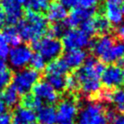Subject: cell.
Segmentation results:
<instances>
[{
  "label": "cell",
  "instance_id": "5b68a950",
  "mask_svg": "<svg viewBox=\"0 0 124 124\" xmlns=\"http://www.w3.org/2000/svg\"><path fill=\"white\" fill-rule=\"evenodd\" d=\"M41 72L32 69L30 67L24 68L22 70L14 72L13 75V86L16 88L17 93L21 96L26 93H30L33 86L40 81Z\"/></svg>",
  "mask_w": 124,
  "mask_h": 124
},
{
  "label": "cell",
  "instance_id": "7c38bea8",
  "mask_svg": "<svg viewBox=\"0 0 124 124\" xmlns=\"http://www.w3.org/2000/svg\"><path fill=\"white\" fill-rule=\"evenodd\" d=\"M123 0H105L104 9L105 15L110 24L118 26L123 21V15L121 13V6Z\"/></svg>",
  "mask_w": 124,
  "mask_h": 124
},
{
  "label": "cell",
  "instance_id": "9a60e30c",
  "mask_svg": "<svg viewBox=\"0 0 124 124\" xmlns=\"http://www.w3.org/2000/svg\"><path fill=\"white\" fill-rule=\"evenodd\" d=\"M115 38L111 35H100L99 38L90 40V47L92 49L93 54L97 57H101L115 43Z\"/></svg>",
  "mask_w": 124,
  "mask_h": 124
},
{
  "label": "cell",
  "instance_id": "5bb4252c",
  "mask_svg": "<svg viewBox=\"0 0 124 124\" xmlns=\"http://www.w3.org/2000/svg\"><path fill=\"white\" fill-rule=\"evenodd\" d=\"M11 114L13 124H29L35 122L37 120V113L35 110L20 105L11 110Z\"/></svg>",
  "mask_w": 124,
  "mask_h": 124
},
{
  "label": "cell",
  "instance_id": "8fae6325",
  "mask_svg": "<svg viewBox=\"0 0 124 124\" xmlns=\"http://www.w3.org/2000/svg\"><path fill=\"white\" fill-rule=\"evenodd\" d=\"M57 121L59 123L74 121L78 114V106L73 98H65L58 104Z\"/></svg>",
  "mask_w": 124,
  "mask_h": 124
},
{
  "label": "cell",
  "instance_id": "e575fe53",
  "mask_svg": "<svg viewBox=\"0 0 124 124\" xmlns=\"http://www.w3.org/2000/svg\"><path fill=\"white\" fill-rule=\"evenodd\" d=\"M12 121V114L11 111L4 112L0 114V124H10Z\"/></svg>",
  "mask_w": 124,
  "mask_h": 124
},
{
  "label": "cell",
  "instance_id": "8992f818",
  "mask_svg": "<svg viewBox=\"0 0 124 124\" xmlns=\"http://www.w3.org/2000/svg\"><path fill=\"white\" fill-rule=\"evenodd\" d=\"M62 46L68 50L84 49L90 44V36L84 34L80 29H69L62 36Z\"/></svg>",
  "mask_w": 124,
  "mask_h": 124
},
{
  "label": "cell",
  "instance_id": "ee69618b",
  "mask_svg": "<svg viewBox=\"0 0 124 124\" xmlns=\"http://www.w3.org/2000/svg\"><path fill=\"white\" fill-rule=\"evenodd\" d=\"M122 78H123V83H124V69L122 70Z\"/></svg>",
  "mask_w": 124,
  "mask_h": 124
},
{
  "label": "cell",
  "instance_id": "60d3db41",
  "mask_svg": "<svg viewBox=\"0 0 124 124\" xmlns=\"http://www.w3.org/2000/svg\"><path fill=\"white\" fill-rule=\"evenodd\" d=\"M116 62H117L116 64H117L119 67H121H121H124V56L123 57H121V58H120L119 60H117Z\"/></svg>",
  "mask_w": 124,
  "mask_h": 124
},
{
  "label": "cell",
  "instance_id": "d590c367",
  "mask_svg": "<svg viewBox=\"0 0 124 124\" xmlns=\"http://www.w3.org/2000/svg\"><path fill=\"white\" fill-rule=\"evenodd\" d=\"M6 26H7V16L2 7H0V29H3Z\"/></svg>",
  "mask_w": 124,
  "mask_h": 124
},
{
  "label": "cell",
  "instance_id": "e0dca14e",
  "mask_svg": "<svg viewBox=\"0 0 124 124\" xmlns=\"http://www.w3.org/2000/svg\"><path fill=\"white\" fill-rule=\"evenodd\" d=\"M21 95L17 93L13 85L8 86L0 93V100L4 102V104L7 106V108L9 109V110H14L17 106H18V103L20 101Z\"/></svg>",
  "mask_w": 124,
  "mask_h": 124
},
{
  "label": "cell",
  "instance_id": "d6a6232c",
  "mask_svg": "<svg viewBox=\"0 0 124 124\" xmlns=\"http://www.w3.org/2000/svg\"><path fill=\"white\" fill-rule=\"evenodd\" d=\"M100 0H79V7L83 8H95Z\"/></svg>",
  "mask_w": 124,
  "mask_h": 124
},
{
  "label": "cell",
  "instance_id": "ffe728a7",
  "mask_svg": "<svg viewBox=\"0 0 124 124\" xmlns=\"http://www.w3.org/2000/svg\"><path fill=\"white\" fill-rule=\"evenodd\" d=\"M37 120L38 124H55L57 122V112L52 105H44L38 110Z\"/></svg>",
  "mask_w": 124,
  "mask_h": 124
},
{
  "label": "cell",
  "instance_id": "ac0fdd59",
  "mask_svg": "<svg viewBox=\"0 0 124 124\" xmlns=\"http://www.w3.org/2000/svg\"><path fill=\"white\" fill-rule=\"evenodd\" d=\"M124 56V42L115 41L113 45L101 57L100 61L105 63H111Z\"/></svg>",
  "mask_w": 124,
  "mask_h": 124
},
{
  "label": "cell",
  "instance_id": "4fadbf2b",
  "mask_svg": "<svg viewBox=\"0 0 124 124\" xmlns=\"http://www.w3.org/2000/svg\"><path fill=\"white\" fill-rule=\"evenodd\" d=\"M95 13V8H83L77 7L73 8L70 15L64 20V22L68 28H75L85 20L93 17Z\"/></svg>",
  "mask_w": 124,
  "mask_h": 124
},
{
  "label": "cell",
  "instance_id": "d6986e66",
  "mask_svg": "<svg viewBox=\"0 0 124 124\" xmlns=\"http://www.w3.org/2000/svg\"><path fill=\"white\" fill-rule=\"evenodd\" d=\"M68 17L67 8L59 3H52L47 10V19L52 23L60 22Z\"/></svg>",
  "mask_w": 124,
  "mask_h": 124
},
{
  "label": "cell",
  "instance_id": "277c9868",
  "mask_svg": "<svg viewBox=\"0 0 124 124\" xmlns=\"http://www.w3.org/2000/svg\"><path fill=\"white\" fill-rule=\"evenodd\" d=\"M32 50L36 51L46 60V62H50L59 58L63 52V46L61 42L58 38L45 36L37 41L30 43Z\"/></svg>",
  "mask_w": 124,
  "mask_h": 124
},
{
  "label": "cell",
  "instance_id": "52a82bcc",
  "mask_svg": "<svg viewBox=\"0 0 124 124\" xmlns=\"http://www.w3.org/2000/svg\"><path fill=\"white\" fill-rule=\"evenodd\" d=\"M32 49L28 45H19L15 46L9 51V62L12 67L21 69L28 65L32 57Z\"/></svg>",
  "mask_w": 124,
  "mask_h": 124
},
{
  "label": "cell",
  "instance_id": "4316f807",
  "mask_svg": "<svg viewBox=\"0 0 124 124\" xmlns=\"http://www.w3.org/2000/svg\"><path fill=\"white\" fill-rule=\"evenodd\" d=\"M110 101H112L119 111H124V88L119 87L111 92Z\"/></svg>",
  "mask_w": 124,
  "mask_h": 124
},
{
  "label": "cell",
  "instance_id": "836d02e7",
  "mask_svg": "<svg viewBox=\"0 0 124 124\" xmlns=\"http://www.w3.org/2000/svg\"><path fill=\"white\" fill-rule=\"evenodd\" d=\"M58 2L65 8H75L79 6V0H58Z\"/></svg>",
  "mask_w": 124,
  "mask_h": 124
},
{
  "label": "cell",
  "instance_id": "603a6c76",
  "mask_svg": "<svg viewBox=\"0 0 124 124\" xmlns=\"http://www.w3.org/2000/svg\"><path fill=\"white\" fill-rule=\"evenodd\" d=\"M50 0H25L24 6L27 9L36 13H44L48 10Z\"/></svg>",
  "mask_w": 124,
  "mask_h": 124
},
{
  "label": "cell",
  "instance_id": "7402d4cb",
  "mask_svg": "<svg viewBox=\"0 0 124 124\" xmlns=\"http://www.w3.org/2000/svg\"><path fill=\"white\" fill-rule=\"evenodd\" d=\"M46 82L57 93H62L66 90V77L58 74H46Z\"/></svg>",
  "mask_w": 124,
  "mask_h": 124
},
{
  "label": "cell",
  "instance_id": "1f68e13d",
  "mask_svg": "<svg viewBox=\"0 0 124 124\" xmlns=\"http://www.w3.org/2000/svg\"><path fill=\"white\" fill-rule=\"evenodd\" d=\"M79 88V84L77 81L76 77L74 74L69 75L66 77V89L69 90V91H76Z\"/></svg>",
  "mask_w": 124,
  "mask_h": 124
},
{
  "label": "cell",
  "instance_id": "74e56055",
  "mask_svg": "<svg viewBox=\"0 0 124 124\" xmlns=\"http://www.w3.org/2000/svg\"><path fill=\"white\" fill-rule=\"evenodd\" d=\"M118 35H119L120 38H121V40L124 42V24L121 25L118 28Z\"/></svg>",
  "mask_w": 124,
  "mask_h": 124
},
{
  "label": "cell",
  "instance_id": "7a4b0ae2",
  "mask_svg": "<svg viewBox=\"0 0 124 124\" xmlns=\"http://www.w3.org/2000/svg\"><path fill=\"white\" fill-rule=\"evenodd\" d=\"M16 28L21 40L32 43L47 34L48 28V19L43 14L28 10L25 14V17L20 19L16 24Z\"/></svg>",
  "mask_w": 124,
  "mask_h": 124
},
{
  "label": "cell",
  "instance_id": "d4e9b609",
  "mask_svg": "<svg viewBox=\"0 0 124 124\" xmlns=\"http://www.w3.org/2000/svg\"><path fill=\"white\" fill-rule=\"evenodd\" d=\"M93 21L96 28L97 35H104L110 32L111 24L107 18L103 16V15H98L96 16H93Z\"/></svg>",
  "mask_w": 124,
  "mask_h": 124
},
{
  "label": "cell",
  "instance_id": "8d00e7d4",
  "mask_svg": "<svg viewBox=\"0 0 124 124\" xmlns=\"http://www.w3.org/2000/svg\"><path fill=\"white\" fill-rule=\"evenodd\" d=\"M110 124H124V115L116 114L113 119L110 121Z\"/></svg>",
  "mask_w": 124,
  "mask_h": 124
},
{
  "label": "cell",
  "instance_id": "f35d334b",
  "mask_svg": "<svg viewBox=\"0 0 124 124\" xmlns=\"http://www.w3.org/2000/svg\"><path fill=\"white\" fill-rule=\"evenodd\" d=\"M7 106L4 104V102L0 100V114L4 113V112H7Z\"/></svg>",
  "mask_w": 124,
  "mask_h": 124
},
{
  "label": "cell",
  "instance_id": "f1b7e54d",
  "mask_svg": "<svg viewBox=\"0 0 124 124\" xmlns=\"http://www.w3.org/2000/svg\"><path fill=\"white\" fill-rule=\"evenodd\" d=\"M14 72L9 68H7L0 72V93L3 92L12 82Z\"/></svg>",
  "mask_w": 124,
  "mask_h": 124
},
{
  "label": "cell",
  "instance_id": "7bdbcfd3",
  "mask_svg": "<svg viewBox=\"0 0 124 124\" xmlns=\"http://www.w3.org/2000/svg\"><path fill=\"white\" fill-rule=\"evenodd\" d=\"M121 13H122L124 16V4H122V6H121Z\"/></svg>",
  "mask_w": 124,
  "mask_h": 124
},
{
  "label": "cell",
  "instance_id": "44dd1931",
  "mask_svg": "<svg viewBox=\"0 0 124 124\" xmlns=\"http://www.w3.org/2000/svg\"><path fill=\"white\" fill-rule=\"evenodd\" d=\"M46 74H58V75H67L70 71L69 67L62 58H58L50 61L46 66Z\"/></svg>",
  "mask_w": 124,
  "mask_h": 124
},
{
  "label": "cell",
  "instance_id": "f6af8a7d",
  "mask_svg": "<svg viewBox=\"0 0 124 124\" xmlns=\"http://www.w3.org/2000/svg\"><path fill=\"white\" fill-rule=\"evenodd\" d=\"M29 124H38V123H36V122H32V123H29Z\"/></svg>",
  "mask_w": 124,
  "mask_h": 124
},
{
  "label": "cell",
  "instance_id": "b9f144b4",
  "mask_svg": "<svg viewBox=\"0 0 124 124\" xmlns=\"http://www.w3.org/2000/svg\"><path fill=\"white\" fill-rule=\"evenodd\" d=\"M60 124H76L74 122V121H65V122H61Z\"/></svg>",
  "mask_w": 124,
  "mask_h": 124
},
{
  "label": "cell",
  "instance_id": "cb8c5ba5",
  "mask_svg": "<svg viewBox=\"0 0 124 124\" xmlns=\"http://www.w3.org/2000/svg\"><path fill=\"white\" fill-rule=\"evenodd\" d=\"M19 103H20V106L33 110H38L42 106H44V104L42 103L38 98H36L31 93H28L24 95H22L20 97Z\"/></svg>",
  "mask_w": 124,
  "mask_h": 124
},
{
  "label": "cell",
  "instance_id": "9c48e42d",
  "mask_svg": "<svg viewBox=\"0 0 124 124\" xmlns=\"http://www.w3.org/2000/svg\"><path fill=\"white\" fill-rule=\"evenodd\" d=\"M101 83L108 89H116L122 85V70L117 64H110L108 67H105L101 74Z\"/></svg>",
  "mask_w": 124,
  "mask_h": 124
},
{
  "label": "cell",
  "instance_id": "f546056e",
  "mask_svg": "<svg viewBox=\"0 0 124 124\" xmlns=\"http://www.w3.org/2000/svg\"><path fill=\"white\" fill-rule=\"evenodd\" d=\"M80 26V30L86 34L88 36H93V35H97L96 33V28H95V24H94V21H93V17L85 20L79 24Z\"/></svg>",
  "mask_w": 124,
  "mask_h": 124
},
{
  "label": "cell",
  "instance_id": "6da1fadb",
  "mask_svg": "<svg viewBox=\"0 0 124 124\" xmlns=\"http://www.w3.org/2000/svg\"><path fill=\"white\" fill-rule=\"evenodd\" d=\"M104 69L103 62L94 56H90L75 72L74 76L85 95L93 96L100 93V77Z\"/></svg>",
  "mask_w": 124,
  "mask_h": 124
},
{
  "label": "cell",
  "instance_id": "3957f363",
  "mask_svg": "<svg viewBox=\"0 0 124 124\" xmlns=\"http://www.w3.org/2000/svg\"><path fill=\"white\" fill-rule=\"evenodd\" d=\"M77 116V124H109L106 110L99 101L87 102Z\"/></svg>",
  "mask_w": 124,
  "mask_h": 124
},
{
  "label": "cell",
  "instance_id": "ab89813d",
  "mask_svg": "<svg viewBox=\"0 0 124 124\" xmlns=\"http://www.w3.org/2000/svg\"><path fill=\"white\" fill-rule=\"evenodd\" d=\"M7 67V64H6V62L4 61V59L0 58V72L1 71H4V70H6Z\"/></svg>",
  "mask_w": 124,
  "mask_h": 124
},
{
  "label": "cell",
  "instance_id": "484cf974",
  "mask_svg": "<svg viewBox=\"0 0 124 124\" xmlns=\"http://www.w3.org/2000/svg\"><path fill=\"white\" fill-rule=\"evenodd\" d=\"M3 35L7 40V44H9L14 47L20 45L21 38L15 25H7L5 28H3Z\"/></svg>",
  "mask_w": 124,
  "mask_h": 124
},
{
  "label": "cell",
  "instance_id": "83f0119b",
  "mask_svg": "<svg viewBox=\"0 0 124 124\" xmlns=\"http://www.w3.org/2000/svg\"><path fill=\"white\" fill-rule=\"evenodd\" d=\"M29 64H30V68L41 72L42 71L45 70L46 66H47V62L39 54L36 53L34 54H32Z\"/></svg>",
  "mask_w": 124,
  "mask_h": 124
},
{
  "label": "cell",
  "instance_id": "2e32d148",
  "mask_svg": "<svg viewBox=\"0 0 124 124\" xmlns=\"http://www.w3.org/2000/svg\"><path fill=\"white\" fill-rule=\"evenodd\" d=\"M87 58V53L83 49L68 50L63 54L62 59L65 61L69 69H78L82 65Z\"/></svg>",
  "mask_w": 124,
  "mask_h": 124
},
{
  "label": "cell",
  "instance_id": "4dcf8cb0",
  "mask_svg": "<svg viewBox=\"0 0 124 124\" xmlns=\"http://www.w3.org/2000/svg\"><path fill=\"white\" fill-rule=\"evenodd\" d=\"M9 53V46L6 38L2 33H0V58L5 59L7 57Z\"/></svg>",
  "mask_w": 124,
  "mask_h": 124
},
{
  "label": "cell",
  "instance_id": "ba28073f",
  "mask_svg": "<svg viewBox=\"0 0 124 124\" xmlns=\"http://www.w3.org/2000/svg\"><path fill=\"white\" fill-rule=\"evenodd\" d=\"M31 91V93L44 105H53L59 99L58 93L47 82H38Z\"/></svg>",
  "mask_w": 124,
  "mask_h": 124
},
{
  "label": "cell",
  "instance_id": "30bf717a",
  "mask_svg": "<svg viewBox=\"0 0 124 124\" xmlns=\"http://www.w3.org/2000/svg\"><path fill=\"white\" fill-rule=\"evenodd\" d=\"M0 7L7 16V25H16L24 16L22 4L17 0H0Z\"/></svg>",
  "mask_w": 124,
  "mask_h": 124
}]
</instances>
